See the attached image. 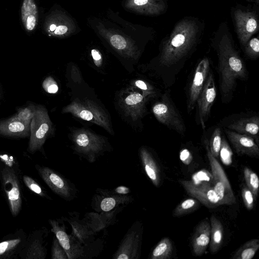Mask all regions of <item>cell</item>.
<instances>
[{
  "mask_svg": "<svg viewBox=\"0 0 259 259\" xmlns=\"http://www.w3.org/2000/svg\"><path fill=\"white\" fill-rule=\"evenodd\" d=\"M199 33L196 20L187 17L181 20L163 41L158 55L145 65V70L158 79L164 88L171 87L194 52Z\"/></svg>",
  "mask_w": 259,
  "mask_h": 259,
  "instance_id": "6da1fadb",
  "label": "cell"
},
{
  "mask_svg": "<svg viewBox=\"0 0 259 259\" xmlns=\"http://www.w3.org/2000/svg\"><path fill=\"white\" fill-rule=\"evenodd\" d=\"M211 40L218 57L221 101L228 104L233 98L238 81L247 80L248 72L226 23L220 25Z\"/></svg>",
  "mask_w": 259,
  "mask_h": 259,
  "instance_id": "7a4b0ae2",
  "label": "cell"
},
{
  "mask_svg": "<svg viewBox=\"0 0 259 259\" xmlns=\"http://www.w3.org/2000/svg\"><path fill=\"white\" fill-rule=\"evenodd\" d=\"M70 137L71 148L75 153L90 163L95 162L104 153L112 150L105 137L85 128L74 129Z\"/></svg>",
  "mask_w": 259,
  "mask_h": 259,
  "instance_id": "3957f363",
  "label": "cell"
},
{
  "mask_svg": "<svg viewBox=\"0 0 259 259\" xmlns=\"http://www.w3.org/2000/svg\"><path fill=\"white\" fill-rule=\"evenodd\" d=\"M82 120L96 124L104 128L111 135L114 132L109 115L99 104L88 98H77L72 101L63 110Z\"/></svg>",
  "mask_w": 259,
  "mask_h": 259,
  "instance_id": "277c9868",
  "label": "cell"
},
{
  "mask_svg": "<svg viewBox=\"0 0 259 259\" xmlns=\"http://www.w3.org/2000/svg\"><path fill=\"white\" fill-rule=\"evenodd\" d=\"M51 230L65 250L68 259L91 258L99 253L100 247L83 244L73 233L67 232L64 223L60 220H50Z\"/></svg>",
  "mask_w": 259,
  "mask_h": 259,
  "instance_id": "5b68a950",
  "label": "cell"
},
{
  "mask_svg": "<svg viewBox=\"0 0 259 259\" xmlns=\"http://www.w3.org/2000/svg\"><path fill=\"white\" fill-rule=\"evenodd\" d=\"M159 98L152 107V111L156 119L167 128L182 136L184 135L186 130V125L171 98L170 91H165Z\"/></svg>",
  "mask_w": 259,
  "mask_h": 259,
  "instance_id": "8992f818",
  "label": "cell"
},
{
  "mask_svg": "<svg viewBox=\"0 0 259 259\" xmlns=\"http://www.w3.org/2000/svg\"><path fill=\"white\" fill-rule=\"evenodd\" d=\"M203 134V144L206 150L207 156L211 169L212 187L219 198L220 204L221 205L235 204L236 198L230 182L217 158L211 153L208 145V140L204 133Z\"/></svg>",
  "mask_w": 259,
  "mask_h": 259,
  "instance_id": "52a82bcc",
  "label": "cell"
},
{
  "mask_svg": "<svg viewBox=\"0 0 259 259\" xmlns=\"http://www.w3.org/2000/svg\"><path fill=\"white\" fill-rule=\"evenodd\" d=\"M52 131V122L48 111L42 106H36L30 125L29 151L33 152L40 150Z\"/></svg>",
  "mask_w": 259,
  "mask_h": 259,
  "instance_id": "ba28073f",
  "label": "cell"
},
{
  "mask_svg": "<svg viewBox=\"0 0 259 259\" xmlns=\"http://www.w3.org/2000/svg\"><path fill=\"white\" fill-rule=\"evenodd\" d=\"M143 234L142 223L136 221L128 229L112 257L113 259H139Z\"/></svg>",
  "mask_w": 259,
  "mask_h": 259,
  "instance_id": "9c48e42d",
  "label": "cell"
},
{
  "mask_svg": "<svg viewBox=\"0 0 259 259\" xmlns=\"http://www.w3.org/2000/svg\"><path fill=\"white\" fill-rule=\"evenodd\" d=\"M37 169L44 181L57 195L68 201L76 197L78 190L68 179L48 167L38 166Z\"/></svg>",
  "mask_w": 259,
  "mask_h": 259,
  "instance_id": "30bf717a",
  "label": "cell"
},
{
  "mask_svg": "<svg viewBox=\"0 0 259 259\" xmlns=\"http://www.w3.org/2000/svg\"><path fill=\"white\" fill-rule=\"evenodd\" d=\"M220 125L239 134L252 137L258 145L259 116L257 114L241 113L227 116Z\"/></svg>",
  "mask_w": 259,
  "mask_h": 259,
  "instance_id": "8fae6325",
  "label": "cell"
},
{
  "mask_svg": "<svg viewBox=\"0 0 259 259\" xmlns=\"http://www.w3.org/2000/svg\"><path fill=\"white\" fill-rule=\"evenodd\" d=\"M147 101L140 91H125L120 95L118 104L123 115L132 121L137 123L148 113Z\"/></svg>",
  "mask_w": 259,
  "mask_h": 259,
  "instance_id": "7c38bea8",
  "label": "cell"
},
{
  "mask_svg": "<svg viewBox=\"0 0 259 259\" xmlns=\"http://www.w3.org/2000/svg\"><path fill=\"white\" fill-rule=\"evenodd\" d=\"M217 96V89L213 72L208 73L203 88L199 94L196 102V122L205 130L211 109Z\"/></svg>",
  "mask_w": 259,
  "mask_h": 259,
  "instance_id": "4fadbf2b",
  "label": "cell"
},
{
  "mask_svg": "<svg viewBox=\"0 0 259 259\" xmlns=\"http://www.w3.org/2000/svg\"><path fill=\"white\" fill-rule=\"evenodd\" d=\"M210 65L208 58L205 57L200 60L195 68L187 90L186 106L189 114L195 107L197 99L210 71Z\"/></svg>",
  "mask_w": 259,
  "mask_h": 259,
  "instance_id": "5bb4252c",
  "label": "cell"
},
{
  "mask_svg": "<svg viewBox=\"0 0 259 259\" xmlns=\"http://www.w3.org/2000/svg\"><path fill=\"white\" fill-rule=\"evenodd\" d=\"M233 21L238 38L243 47L258 31L257 15L254 11L236 9L233 12Z\"/></svg>",
  "mask_w": 259,
  "mask_h": 259,
  "instance_id": "9a60e30c",
  "label": "cell"
},
{
  "mask_svg": "<svg viewBox=\"0 0 259 259\" xmlns=\"http://www.w3.org/2000/svg\"><path fill=\"white\" fill-rule=\"evenodd\" d=\"M133 200V197L128 195H119L112 190L97 189L92 198L91 206L98 212H106L125 206Z\"/></svg>",
  "mask_w": 259,
  "mask_h": 259,
  "instance_id": "2e32d148",
  "label": "cell"
},
{
  "mask_svg": "<svg viewBox=\"0 0 259 259\" xmlns=\"http://www.w3.org/2000/svg\"><path fill=\"white\" fill-rule=\"evenodd\" d=\"M179 182L190 196L205 206L214 208L220 205L219 198L211 184H196L191 180H180Z\"/></svg>",
  "mask_w": 259,
  "mask_h": 259,
  "instance_id": "e0dca14e",
  "label": "cell"
},
{
  "mask_svg": "<svg viewBox=\"0 0 259 259\" xmlns=\"http://www.w3.org/2000/svg\"><path fill=\"white\" fill-rule=\"evenodd\" d=\"M1 175L11 213L16 216L20 211L22 204L17 177L14 170L7 166L2 169Z\"/></svg>",
  "mask_w": 259,
  "mask_h": 259,
  "instance_id": "ac0fdd59",
  "label": "cell"
},
{
  "mask_svg": "<svg viewBox=\"0 0 259 259\" xmlns=\"http://www.w3.org/2000/svg\"><path fill=\"white\" fill-rule=\"evenodd\" d=\"M223 132L238 155L259 157V148L251 137L223 128Z\"/></svg>",
  "mask_w": 259,
  "mask_h": 259,
  "instance_id": "d6986e66",
  "label": "cell"
},
{
  "mask_svg": "<svg viewBox=\"0 0 259 259\" xmlns=\"http://www.w3.org/2000/svg\"><path fill=\"white\" fill-rule=\"evenodd\" d=\"M122 209L123 206H120L106 212H89L85 214L81 220L90 233L94 236L97 233L115 223L116 215Z\"/></svg>",
  "mask_w": 259,
  "mask_h": 259,
  "instance_id": "ffe728a7",
  "label": "cell"
},
{
  "mask_svg": "<svg viewBox=\"0 0 259 259\" xmlns=\"http://www.w3.org/2000/svg\"><path fill=\"white\" fill-rule=\"evenodd\" d=\"M210 239V225L208 220L202 221L197 226L192 238L193 254L200 256L205 251Z\"/></svg>",
  "mask_w": 259,
  "mask_h": 259,
  "instance_id": "44dd1931",
  "label": "cell"
},
{
  "mask_svg": "<svg viewBox=\"0 0 259 259\" xmlns=\"http://www.w3.org/2000/svg\"><path fill=\"white\" fill-rule=\"evenodd\" d=\"M139 155L146 174L155 187H159L160 172L153 154L147 147L142 146L139 149Z\"/></svg>",
  "mask_w": 259,
  "mask_h": 259,
  "instance_id": "7402d4cb",
  "label": "cell"
},
{
  "mask_svg": "<svg viewBox=\"0 0 259 259\" xmlns=\"http://www.w3.org/2000/svg\"><path fill=\"white\" fill-rule=\"evenodd\" d=\"M30 123L10 118L0 121V134L10 137H20L30 136Z\"/></svg>",
  "mask_w": 259,
  "mask_h": 259,
  "instance_id": "603a6c76",
  "label": "cell"
},
{
  "mask_svg": "<svg viewBox=\"0 0 259 259\" xmlns=\"http://www.w3.org/2000/svg\"><path fill=\"white\" fill-rule=\"evenodd\" d=\"M22 23L27 31H33L37 24V9L34 0H23L21 7Z\"/></svg>",
  "mask_w": 259,
  "mask_h": 259,
  "instance_id": "cb8c5ba5",
  "label": "cell"
},
{
  "mask_svg": "<svg viewBox=\"0 0 259 259\" xmlns=\"http://www.w3.org/2000/svg\"><path fill=\"white\" fill-rule=\"evenodd\" d=\"M210 221L209 249L211 253H215L219 250L223 243L224 229L222 223L215 215H211Z\"/></svg>",
  "mask_w": 259,
  "mask_h": 259,
  "instance_id": "d4e9b609",
  "label": "cell"
},
{
  "mask_svg": "<svg viewBox=\"0 0 259 259\" xmlns=\"http://www.w3.org/2000/svg\"><path fill=\"white\" fill-rule=\"evenodd\" d=\"M173 250L171 240L168 237L162 238L155 246L150 254V259H168Z\"/></svg>",
  "mask_w": 259,
  "mask_h": 259,
  "instance_id": "484cf974",
  "label": "cell"
},
{
  "mask_svg": "<svg viewBox=\"0 0 259 259\" xmlns=\"http://www.w3.org/2000/svg\"><path fill=\"white\" fill-rule=\"evenodd\" d=\"M259 248V240L252 239L245 242L232 255L233 259H251Z\"/></svg>",
  "mask_w": 259,
  "mask_h": 259,
  "instance_id": "4316f807",
  "label": "cell"
},
{
  "mask_svg": "<svg viewBox=\"0 0 259 259\" xmlns=\"http://www.w3.org/2000/svg\"><path fill=\"white\" fill-rule=\"evenodd\" d=\"M134 87L139 90L147 100L159 98L162 93L149 82L142 79H136L133 83Z\"/></svg>",
  "mask_w": 259,
  "mask_h": 259,
  "instance_id": "83f0119b",
  "label": "cell"
},
{
  "mask_svg": "<svg viewBox=\"0 0 259 259\" xmlns=\"http://www.w3.org/2000/svg\"><path fill=\"white\" fill-rule=\"evenodd\" d=\"M199 205L200 202L195 198L186 199L174 209L172 216L179 217L192 212L199 207Z\"/></svg>",
  "mask_w": 259,
  "mask_h": 259,
  "instance_id": "f1b7e54d",
  "label": "cell"
},
{
  "mask_svg": "<svg viewBox=\"0 0 259 259\" xmlns=\"http://www.w3.org/2000/svg\"><path fill=\"white\" fill-rule=\"evenodd\" d=\"M243 174L246 186L251 191L256 200L258 193V178L256 173L246 166L244 168Z\"/></svg>",
  "mask_w": 259,
  "mask_h": 259,
  "instance_id": "f546056e",
  "label": "cell"
},
{
  "mask_svg": "<svg viewBox=\"0 0 259 259\" xmlns=\"http://www.w3.org/2000/svg\"><path fill=\"white\" fill-rule=\"evenodd\" d=\"M47 255V250L40 241L36 239L29 246L26 254L27 259H45Z\"/></svg>",
  "mask_w": 259,
  "mask_h": 259,
  "instance_id": "4dcf8cb0",
  "label": "cell"
},
{
  "mask_svg": "<svg viewBox=\"0 0 259 259\" xmlns=\"http://www.w3.org/2000/svg\"><path fill=\"white\" fill-rule=\"evenodd\" d=\"M222 137L221 129L220 127L218 126L213 130L210 140L208 141L210 152L216 158H218L219 156Z\"/></svg>",
  "mask_w": 259,
  "mask_h": 259,
  "instance_id": "1f68e13d",
  "label": "cell"
},
{
  "mask_svg": "<svg viewBox=\"0 0 259 259\" xmlns=\"http://www.w3.org/2000/svg\"><path fill=\"white\" fill-rule=\"evenodd\" d=\"M110 42L112 46L116 50L123 51L124 54L131 58H136V54L130 49L129 45L122 36L119 35H113L110 37Z\"/></svg>",
  "mask_w": 259,
  "mask_h": 259,
  "instance_id": "d6a6232c",
  "label": "cell"
},
{
  "mask_svg": "<svg viewBox=\"0 0 259 259\" xmlns=\"http://www.w3.org/2000/svg\"><path fill=\"white\" fill-rule=\"evenodd\" d=\"M36 106L33 105L20 109L17 113L10 119L30 123L35 111Z\"/></svg>",
  "mask_w": 259,
  "mask_h": 259,
  "instance_id": "836d02e7",
  "label": "cell"
},
{
  "mask_svg": "<svg viewBox=\"0 0 259 259\" xmlns=\"http://www.w3.org/2000/svg\"><path fill=\"white\" fill-rule=\"evenodd\" d=\"M243 47L245 55L249 59H256L259 56V40L258 36L250 38Z\"/></svg>",
  "mask_w": 259,
  "mask_h": 259,
  "instance_id": "e575fe53",
  "label": "cell"
},
{
  "mask_svg": "<svg viewBox=\"0 0 259 259\" xmlns=\"http://www.w3.org/2000/svg\"><path fill=\"white\" fill-rule=\"evenodd\" d=\"M219 155L221 160L225 165H228L231 163L232 152L224 137H222Z\"/></svg>",
  "mask_w": 259,
  "mask_h": 259,
  "instance_id": "d590c367",
  "label": "cell"
},
{
  "mask_svg": "<svg viewBox=\"0 0 259 259\" xmlns=\"http://www.w3.org/2000/svg\"><path fill=\"white\" fill-rule=\"evenodd\" d=\"M51 258L68 259L65 250L60 244L56 236L54 238L53 241L51 250Z\"/></svg>",
  "mask_w": 259,
  "mask_h": 259,
  "instance_id": "8d00e7d4",
  "label": "cell"
},
{
  "mask_svg": "<svg viewBox=\"0 0 259 259\" xmlns=\"http://www.w3.org/2000/svg\"><path fill=\"white\" fill-rule=\"evenodd\" d=\"M241 196L246 208L248 210L252 209L255 199L251 191L245 185L241 187Z\"/></svg>",
  "mask_w": 259,
  "mask_h": 259,
  "instance_id": "74e56055",
  "label": "cell"
},
{
  "mask_svg": "<svg viewBox=\"0 0 259 259\" xmlns=\"http://www.w3.org/2000/svg\"><path fill=\"white\" fill-rule=\"evenodd\" d=\"M23 180L26 186L31 191L40 196L45 197L46 196L41 187L32 178L27 176H24Z\"/></svg>",
  "mask_w": 259,
  "mask_h": 259,
  "instance_id": "f35d334b",
  "label": "cell"
},
{
  "mask_svg": "<svg viewBox=\"0 0 259 259\" xmlns=\"http://www.w3.org/2000/svg\"><path fill=\"white\" fill-rule=\"evenodd\" d=\"M193 183L196 184L199 183H209L212 185V176L208 171L205 170H200L195 174L192 177Z\"/></svg>",
  "mask_w": 259,
  "mask_h": 259,
  "instance_id": "ab89813d",
  "label": "cell"
},
{
  "mask_svg": "<svg viewBox=\"0 0 259 259\" xmlns=\"http://www.w3.org/2000/svg\"><path fill=\"white\" fill-rule=\"evenodd\" d=\"M21 242L20 239H11L0 242V255L14 249Z\"/></svg>",
  "mask_w": 259,
  "mask_h": 259,
  "instance_id": "60d3db41",
  "label": "cell"
},
{
  "mask_svg": "<svg viewBox=\"0 0 259 259\" xmlns=\"http://www.w3.org/2000/svg\"><path fill=\"white\" fill-rule=\"evenodd\" d=\"M44 89L48 93L54 94L58 92V86L56 82L51 77H48L42 83Z\"/></svg>",
  "mask_w": 259,
  "mask_h": 259,
  "instance_id": "b9f144b4",
  "label": "cell"
},
{
  "mask_svg": "<svg viewBox=\"0 0 259 259\" xmlns=\"http://www.w3.org/2000/svg\"><path fill=\"white\" fill-rule=\"evenodd\" d=\"M180 158L183 163L185 164L188 165L192 161L193 157L188 149H183L180 151Z\"/></svg>",
  "mask_w": 259,
  "mask_h": 259,
  "instance_id": "7bdbcfd3",
  "label": "cell"
},
{
  "mask_svg": "<svg viewBox=\"0 0 259 259\" xmlns=\"http://www.w3.org/2000/svg\"><path fill=\"white\" fill-rule=\"evenodd\" d=\"M112 191L119 195H128L131 192V189L124 186H119L113 189Z\"/></svg>",
  "mask_w": 259,
  "mask_h": 259,
  "instance_id": "ee69618b",
  "label": "cell"
},
{
  "mask_svg": "<svg viewBox=\"0 0 259 259\" xmlns=\"http://www.w3.org/2000/svg\"><path fill=\"white\" fill-rule=\"evenodd\" d=\"M91 53L96 65L100 66L102 64V57L99 52L94 49L92 50Z\"/></svg>",
  "mask_w": 259,
  "mask_h": 259,
  "instance_id": "f6af8a7d",
  "label": "cell"
},
{
  "mask_svg": "<svg viewBox=\"0 0 259 259\" xmlns=\"http://www.w3.org/2000/svg\"><path fill=\"white\" fill-rule=\"evenodd\" d=\"M68 30V28L65 25L56 26V28L53 33L56 35H62L66 33Z\"/></svg>",
  "mask_w": 259,
  "mask_h": 259,
  "instance_id": "bcb514c9",
  "label": "cell"
},
{
  "mask_svg": "<svg viewBox=\"0 0 259 259\" xmlns=\"http://www.w3.org/2000/svg\"><path fill=\"white\" fill-rule=\"evenodd\" d=\"M251 1L256 2L257 4L258 3V0H250Z\"/></svg>",
  "mask_w": 259,
  "mask_h": 259,
  "instance_id": "7dc6e473",
  "label": "cell"
}]
</instances>
